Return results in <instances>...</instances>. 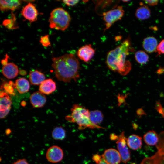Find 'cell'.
Instances as JSON below:
<instances>
[{
    "mask_svg": "<svg viewBox=\"0 0 164 164\" xmlns=\"http://www.w3.org/2000/svg\"><path fill=\"white\" fill-rule=\"evenodd\" d=\"M21 15L30 23L37 20L38 12L35 5L30 2L24 7L21 11Z\"/></svg>",
    "mask_w": 164,
    "mask_h": 164,
    "instance_id": "9",
    "label": "cell"
},
{
    "mask_svg": "<svg viewBox=\"0 0 164 164\" xmlns=\"http://www.w3.org/2000/svg\"><path fill=\"white\" fill-rule=\"evenodd\" d=\"M2 71L3 75L6 78L12 79L18 75L19 70L16 65L10 62L3 66Z\"/></svg>",
    "mask_w": 164,
    "mask_h": 164,
    "instance_id": "12",
    "label": "cell"
},
{
    "mask_svg": "<svg viewBox=\"0 0 164 164\" xmlns=\"http://www.w3.org/2000/svg\"><path fill=\"white\" fill-rule=\"evenodd\" d=\"M102 155L108 164H119L121 160L118 151L113 148L106 149Z\"/></svg>",
    "mask_w": 164,
    "mask_h": 164,
    "instance_id": "10",
    "label": "cell"
},
{
    "mask_svg": "<svg viewBox=\"0 0 164 164\" xmlns=\"http://www.w3.org/2000/svg\"><path fill=\"white\" fill-rule=\"evenodd\" d=\"M12 164H29L27 160L25 158L19 159L14 162Z\"/></svg>",
    "mask_w": 164,
    "mask_h": 164,
    "instance_id": "33",
    "label": "cell"
},
{
    "mask_svg": "<svg viewBox=\"0 0 164 164\" xmlns=\"http://www.w3.org/2000/svg\"><path fill=\"white\" fill-rule=\"evenodd\" d=\"M118 135L115 134H112L110 135V138L112 140H116L118 138Z\"/></svg>",
    "mask_w": 164,
    "mask_h": 164,
    "instance_id": "39",
    "label": "cell"
},
{
    "mask_svg": "<svg viewBox=\"0 0 164 164\" xmlns=\"http://www.w3.org/2000/svg\"><path fill=\"white\" fill-rule=\"evenodd\" d=\"M52 61V66L58 80L68 82L72 80L76 81L79 77V63L74 55L66 54L53 57Z\"/></svg>",
    "mask_w": 164,
    "mask_h": 164,
    "instance_id": "1",
    "label": "cell"
},
{
    "mask_svg": "<svg viewBox=\"0 0 164 164\" xmlns=\"http://www.w3.org/2000/svg\"><path fill=\"white\" fill-rule=\"evenodd\" d=\"M127 139L122 132L118 136L116 144L118 151L120 155L122 162L126 163L131 159L130 153L127 145Z\"/></svg>",
    "mask_w": 164,
    "mask_h": 164,
    "instance_id": "6",
    "label": "cell"
},
{
    "mask_svg": "<svg viewBox=\"0 0 164 164\" xmlns=\"http://www.w3.org/2000/svg\"><path fill=\"white\" fill-rule=\"evenodd\" d=\"M164 73V68H159L156 71V73L158 74H161Z\"/></svg>",
    "mask_w": 164,
    "mask_h": 164,
    "instance_id": "40",
    "label": "cell"
},
{
    "mask_svg": "<svg viewBox=\"0 0 164 164\" xmlns=\"http://www.w3.org/2000/svg\"><path fill=\"white\" fill-rule=\"evenodd\" d=\"M12 17L9 19L4 20L2 25L9 29H13L17 28L15 24V17L13 14H12Z\"/></svg>",
    "mask_w": 164,
    "mask_h": 164,
    "instance_id": "26",
    "label": "cell"
},
{
    "mask_svg": "<svg viewBox=\"0 0 164 164\" xmlns=\"http://www.w3.org/2000/svg\"><path fill=\"white\" fill-rule=\"evenodd\" d=\"M122 1L124 2H127L129 1H128V0H124Z\"/></svg>",
    "mask_w": 164,
    "mask_h": 164,
    "instance_id": "42",
    "label": "cell"
},
{
    "mask_svg": "<svg viewBox=\"0 0 164 164\" xmlns=\"http://www.w3.org/2000/svg\"><path fill=\"white\" fill-rule=\"evenodd\" d=\"M15 88L20 94L28 92L30 88L29 83L26 78H21L17 79L15 83Z\"/></svg>",
    "mask_w": 164,
    "mask_h": 164,
    "instance_id": "22",
    "label": "cell"
},
{
    "mask_svg": "<svg viewBox=\"0 0 164 164\" xmlns=\"http://www.w3.org/2000/svg\"><path fill=\"white\" fill-rule=\"evenodd\" d=\"M56 88L55 82L51 79L45 80L40 85L39 90L44 94H49L54 92Z\"/></svg>",
    "mask_w": 164,
    "mask_h": 164,
    "instance_id": "14",
    "label": "cell"
},
{
    "mask_svg": "<svg viewBox=\"0 0 164 164\" xmlns=\"http://www.w3.org/2000/svg\"><path fill=\"white\" fill-rule=\"evenodd\" d=\"M158 46L157 41L153 36H149L145 38L142 43V46L148 53H152L156 51Z\"/></svg>",
    "mask_w": 164,
    "mask_h": 164,
    "instance_id": "15",
    "label": "cell"
},
{
    "mask_svg": "<svg viewBox=\"0 0 164 164\" xmlns=\"http://www.w3.org/2000/svg\"><path fill=\"white\" fill-rule=\"evenodd\" d=\"M136 114L138 116L140 117L143 115H146V114L142 108L138 109L136 110Z\"/></svg>",
    "mask_w": 164,
    "mask_h": 164,
    "instance_id": "35",
    "label": "cell"
},
{
    "mask_svg": "<svg viewBox=\"0 0 164 164\" xmlns=\"http://www.w3.org/2000/svg\"><path fill=\"white\" fill-rule=\"evenodd\" d=\"M124 10L121 6L108 11L103 14V20L105 22L104 31L109 29L116 21L121 20L124 15Z\"/></svg>",
    "mask_w": 164,
    "mask_h": 164,
    "instance_id": "5",
    "label": "cell"
},
{
    "mask_svg": "<svg viewBox=\"0 0 164 164\" xmlns=\"http://www.w3.org/2000/svg\"><path fill=\"white\" fill-rule=\"evenodd\" d=\"M3 87L8 93L11 94H14L13 88H15V84L12 82L10 81L8 83H5Z\"/></svg>",
    "mask_w": 164,
    "mask_h": 164,
    "instance_id": "27",
    "label": "cell"
},
{
    "mask_svg": "<svg viewBox=\"0 0 164 164\" xmlns=\"http://www.w3.org/2000/svg\"><path fill=\"white\" fill-rule=\"evenodd\" d=\"M127 95H125V96L119 95L118 100L120 104L125 102V99Z\"/></svg>",
    "mask_w": 164,
    "mask_h": 164,
    "instance_id": "38",
    "label": "cell"
},
{
    "mask_svg": "<svg viewBox=\"0 0 164 164\" xmlns=\"http://www.w3.org/2000/svg\"><path fill=\"white\" fill-rule=\"evenodd\" d=\"M132 49L130 39L124 40L108 53L106 60L107 67L111 70L122 75L127 74L131 70V65L129 61L126 60V58Z\"/></svg>",
    "mask_w": 164,
    "mask_h": 164,
    "instance_id": "2",
    "label": "cell"
},
{
    "mask_svg": "<svg viewBox=\"0 0 164 164\" xmlns=\"http://www.w3.org/2000/svg\"><path fill=\"white\" fill-rule=\"evenodd\" d=\"M29 78L31 84L33 85H40L45 80L44 75L37 70L32 71L30 72Z\"/></svg>",
    "mask_w": 164,
    "mask_h": 164,
    "instance_id": "18",
    "label": "cell"
},
{
    "mask_svg": "<svg viewBox=\"0 0 164 164\" xmlns=\"http://www.w3.org/2000/svg\"><path fill=\"white\" fill-rule=\"evenodd\" d=\"M10 110V109H9L4 111L0 112V118H5L9 113Z\"/></svg>",
    "mask_w": 164,
    "mask_h": 164,
    "instance_id": "36",
    "label": "cell"
},
{
    "mask_svg": "<svg viewBox=\"0 0 164 164\" xmlns=\"http://www.w3.org/2000/svg\"><path fill=\"white\" fill-rule=\"evenodd\" d=\"M39 42L44 47H48L51 46L49 39V36L48 35H46L41 36Z\"/></svg>",
    "mask_w": 164,
    "mask_h": 164,
    "instance_id": "28",
    "label": "cell"
},
{
    "mask_svg": "<svg viewBox=\"0 0 164 164\" xmlns=\"http://www.w3.org/2000/svg\"><path fill=\"white\" fill-rule=\"evenodd\" d=\"M93 160L96 164H108L104 160L102 155L95 154L92 157Z\"/></svg>",
    "mask_w": 164,
    "mask_h": 164,
    "instance_id": "29",
    "label": "cell"
},
{
    "mask_svg": "<svg viewBox=\"0 0 164 164\" xmlns=\"http://www.w3.org/2000/svg\"><path fill=\"white\" fill-rule=\"evenodd\" d=\"M157 151L151 157L144 158L140 164H164V147L156 146Z\"/></svg>",
    "mask_w": 164,
    "mask_h": 164,
    "instance_id": "8",
    "label": "cell"
},
{
    "mask_svg": "<svg viewBox=\"0 0 164 164\" xmlns=\"http://www.w3.org/2000/svg\"><path fill=\"white\" fill-rule=\"evenodd\" d=\"M128 146L134 150H137L141 148L142 139L140 136L135 134L130 135L127 139Z\"/></svg>",
    "mask_w": 164,
    "mask_h": 164,
    "instance_id": "17",
    "label": "cell"
},
{
    "mask_svg": "<svg viewBox=\"0 0 164 164\" xmlns=\"http://www.w3.org/2000/svg\"><path fill=\"white\" fill-rule=\"evenodd\" d=\"M155 107L157 111L162 115L164 118V109L159 101H156Z\"/></svg>",
    "mask_w": 164,
    "mask_h": 164,
    "instance_id": "30",
    "label": "cell"
},
{
    "mask_svg": "<svg viewBox=\"0 0 164 164\" xmlns=\"http://www.w3.org/2000/svg\"><path fill=\"white\" fill-rule=\"evenodd\" d=\"M141 6L136 10L135 15L139 20H143L149 18L151 15V11L149 9L146 5L142 4Z\"/></svg>",
    "mask_w": 164,
    "mask_h": 164,
    "instance_id": "21",
    "label": "cell"
},
{
    "mask_svg": "<svg viewBox=\"0 0 164 164\" xmlns=\"http://www.w3.org/2000/svg\"><path fill=\"white\" fill-rule=\"evenodd\" d=\"M79 1L78 0H63V2L68 6H73L77 4Z\"/></svg>",
    "mask_w": 164,
    "mask_h": 164,
    "instance_id": "32",
    "label": "cell"
},
{
    "mask_svg": "<svg viewBox=\"0 0 164 164\" xmlns=\"http://www.w3.org/2000/svg\"><path fill=\"white\" fill-rule=\"evenodd\" d=\"M95 53L94 49L91 44L86 45L80 48L77 53L78 58L84 62L89 61Z\"/></svg>",
    "mask_w": 164,
    "mask_h": 164,
    "instance_id": "11",
    "label": "cell"
},
{
    "mask_svg": "<svg viewBox=\"0 0 164 164\" xmlns=\"http://www.w3.org/2000/svg\"><path fill=\"white\" fill-rule=\"evenodd\" d=\"M30 102L35 108H41L45 104L46 100L45 95L40 91L33 93L30 97Z\"/></svg>",
    "mask_w": 164,
    "mask_h": 164,
    "instance_id": "13",
    "label": "cell"
},
{
    "mask_svg": "<svg viewBox=\"0 0 164 164\" xmlns=\"http://www.w3.org/2000/svg\"><path fill=\"white\" fill-rule=\"evenodd\" d=\"M11 132V131H10V129H7L6 131V132H6V134H7V135H8V134H9V133H10Z\"/></svg>",
    "mask_w": 164,
    "mask_h": 164,
    "instance_id": "41",
    "label": "cell"
},
{
    "mask_svg": "<svg viewBox=\"0 0 164 164\" xmlns=\"http://www.w3.org/2000/svg\"><path fill=\"white\" fill-rule=\"evenodd\" d=\"M9 58L7 54H6L5 58L2 59L1 61V63L3 66L6 65L8 63V60Z\"/></svg>",
    "mask_w": 164,
    "mask_h": 164,
    "instance_id": "37",
    "label": "cell"
},
{
    "mask_svg": "<svg viewBox=\"0 0 164 164\" xmlns=\"http://www.w3.org/2000/svg\"><path fill=\"white\" fill-rule=\"evenodd\" d=\"M156 51L158 55L164 54V39L162 40L158 45Z\"/></svg>",
    "mask_w": 164,
    "mask_h": 164,
    "instance_id": "31",
    "label": "cell"
},
{
    "mask_svg": "<svg viewBox=\"0 0 164 164\" xmlns=\"http://www.w3.org/2000/svg\"><path fill=\"white\" fill-rule=\"evenodd\" d=\"M135 58L136 61L139 64H144L148 61V55L144 51L139 50L137 51L135 54Z\"/></svg>",
    "mask_w": 164,
    "mask_h": 164,
    "instance_id": "25",
    "label": "cell"
},
{
    "mask_svg": "<svg viewBox=\"0 0 164 164\" xmlns=\"http://www.w3.org/2000/svg\"><path fill=\"white\" fill-rule=\"evenodd\" d=\"M66 135V131L61 126L56 127L51 132L52 138L55 140H63L65 138Z\"/></svg>",
    "mask_w": 164,
    "mask_h": 164,
    "instance_id": "24",
    "label": "cell"
},
{
    "mask_svg": "<svg viewBox=\"0 0 164 164\" xmlns=\"http://www.w3.org/2000/svg\"><path fill=\"white\" fill-rule=\"evenodd\" d=\"M158 0H145V2L147 4L150 6L156 5L158 2Z\"/></svg>",
    "mask_w": 164,
    "mask_h": 164,
    "instance_id": "34",
    "label": "cell"
},
{
    "mask_svg": "<svg viewBox=\"0 0 164 164\" xmlns=\"http://www.w3.org/2000/svg\"><path fill=\"white\" fill-rule=\"evenodd\" d=\"M71 114L67 116L65 119L71 123H75L78 128L82 130L86 128H104L93 124L90 118V112L88 109L78 104H74L71 110Z\"/></svg>",
    "mask_w": 164,
    "mask_h": 164,
    "instance_id": "3",
    "label": "cell"
},
{
    "mask_svg": "<svg viewBox=\"0 0 164 164\" xmlns=\"http://www.w3.org/2000/svg\"><path fill=\"white\" fill-rule=\"evenodd\" d=\"M0 97V112H2L11 109L12 102L9 96L7 93L1 91Z\"/></svg>",
    "mask_w": 164,
    "mask_h": 164,
    "instance_id": "20",
    "label": "cell"
},
{
    "mask_svg": "<svg viewBox=\"0 0 164 164\" xmlns=\"http://www.w3.org/2000/svg\"><path fill=\"white\" fill-rule=\"evenodd\" d=\"M71 20L67 11L62 8H57L50 13L49 26L51 29L64 31L69 26Z\"/></svg>",
    "mask_w": 164,
    "mask_h": 164,
    "instance_id": "4",
    "label": "cell"
},
{
    "mask_svg": "<svg viewBox=\"0 0 164 164\" xmlns=\"http://www.w3.org/2000/svg\"><path fill=\"white\" fill-rule=\"evenodd\" d=\"M159 136L153 130L149 131L143 136V139L146 144L150 146L156 145L159 141Z\"/></svg>",
    "mask_w": 164,
    "mask_h": 164,
    "instance_id": "19",
    "label": "cell"
},
{
    "mask_svg": "<svg viewBox=\"0 0 164 164\" xmlns=\"http://www.w3.org/2000/svg\"><path fill=\"white\" fill-rule=\"evenodd\" d=\"M102 112L98 110H94L90 112V118L91 122L94 125H98L103 120Z\"/></svg>",
    "mask_w": 164,
    "mask_h": 164,
    "instance_id": "23",
    "label": "cell"
},
{
    "mask_svg": "<svg viewBox=\"0 0 164 164\" xmlns=\"http://www.w3.org/2000/svg\"><path fill=\"white\" fill-rule=\"evenodd\" d=\"M21 1L18 0H1L0 9L2 11L9 10L12 11L17 9L20 6Z\"/></svg>",
    "mask_w": 164,
    "mask_h": 164,
    "instance_id": "16",
    "label": "cell"
},
{
    "mask_svg": "<svg viewBox=\"0 0 164 164\" xmlns=\"http://www.w3.org/2000/svg\"><path fill=\"white\" fill-rule=\"evenodd\" d=\"M64 153L62 149L56 145H52L47 149L46 153V158L49 162L56 163L63 159Z\"/></svg>",
    "mask_w": 164,
    "mask_h": 164,
    "instance_id": "7",
    "label": "cell"
}]
</instances>
